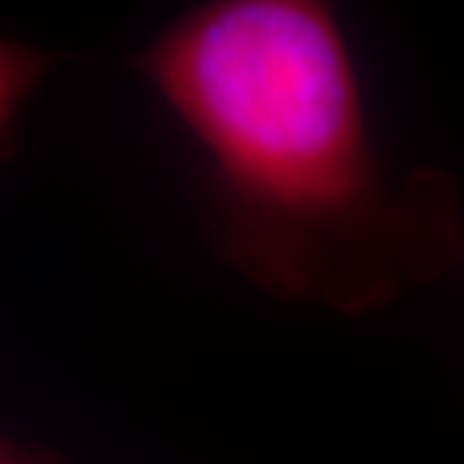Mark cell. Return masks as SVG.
<instances>
[{
	"label": "cell",
	"instance_id": "1",
	"mask_svg": "<svg viewBox=\"0 0 464 464\" xmlns=\"http://www.w3.org/2000/svg\"><path fill=\"white\" fill-rule=\"evenodd\" d=\"M132 67L204 158L215 253L258 289L364 317L451 261V183L384 170L325 3L212 0Z\"/></svg>",
	"mask_w": 464,
	"mask_h": 464
},
{
	"label": "cell",
	"instance_id": "2",
	"mask_svg": "<svg viewBox=\"0 0 464 464\" xmlns=\"http://www.w3.org/2000/svg\"><path fill=\"white\" fill-rule=\"evenodd\" d=\"M0 464H63L54 459L52 454L42 451V449H29L21 444H3L0 451Z\"/></svg>",
	"mask_w": 464,
	"mask_h": 464
}]
</instances>
